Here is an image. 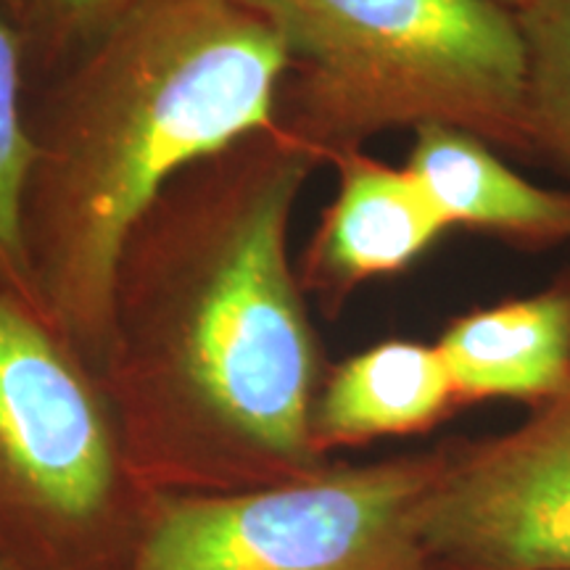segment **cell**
I'll use <instances>...</instances> for the list:
<instances>
[{
	"instance_id": "obj_15",
	"label": "cell",
	"mask_w": 570,
	"mask_h": 570,
	"mask_svg": "<svg viewBox=\"0 0 570 570\" xmlns=\"http://www.w3.org/2000/svg\"><path fill=\"white\" fill-rule=\"evenodd\" d=\"M491 3H497V6H502V9L518 13L520 9H525V6H529L531 0H491Z\"/></svg>"
},
{
	"instance_id": "obj_11",
	"label": "cell",
	"mask_w": 570,
	"mask_h": 570,
	"mask_svg": "<svg viewBox=\"0 0 570 570\" xmlns=\"http://www.w3.org/2000/svg\"><path fill=\"white\" fill-rule=\"evenodd\" d=\"M30 61L27 40L0 9V291L42 312L21 238V198L30 169Z\"/></svg>"
},
{
	"instance_id": "obj_2",
	"label": "cell",
	"mask_w": 570,
	"mask_h": 570,
	"mask_svg": "<svg viewBox=\"0 0 570 570\" xmlns=\"http://www.w3.org/2000/svg\"><path fill=\"white\" fill-rule=\"evenodd\" d=\"M285 71L240 0H138L30 92L21 238L42 315L82 360L104 356L135 219L183 169L269 130Z\"/></svg>"
},
{
	"instance_id": "obj_5",
	"label": "cell",
	"mask_w": 570,
	"mask_h": 570,
	"mask_svg": "<svg viewBox=\"0 0 570 570\" xmlns=\"http://www.w3.org/2000/svg\"><path fill=\"white\" fill-rule=\"evenodd\" d=\"M82 356L0 291V481L59 518H90L117 479V439Z\"/></svg>"
},
{
	"instance_id": "obj_1",
	"label": "cell",
	"mask_w": 570,
	"mask_h": 570,
	"mask_svg": "<svg viewBox=\"0 0 570 570\" xmlns=\"http://www.w3.org/2000/svg\"><path fill=\"white\" fill-rule=\"evenodd\" d=\"M317 167L273 125L183 169L135 219L104 360L140 441L275 465L312 458L317 338L288 230Z\"/></svg>"
},
{
	"instance_id": "obj_16",
	"label": "cell",
	"mask_w": 570,
	"mask_h": 570,
	"mask_svg": "<svg viewBox=\"0 0 570 570\" xmlns=\"http://www.w3.org/2000/svg\"><path fill=\"white\" fill-rule=\"evenodd\" d=\"M568 285H570V281H568Z\"/></svg>"
},
{
	"instance_id": "obj_7",
	"label": "cell",
	"mask_w": 570,
	"mask_h": 570,
	"mask_svg": "<svg viewBox=\"0 0 570 570\" xmlns=\"http://www.w3.org/2000/svg\"><path fill=\"white\" fill-rule=\"evenodd\" d=\"M336 196L296 265L304 294L338 306L362 283L407 269L446 230L407 167H389L362 148L327 156Z\"/></svg>"
},
{
	"instance_id": "obj_12",
	"label": "cell",
	"mask_w": 570,
	"mask_h": 570,
	"mask_svg": "<svg viewBox=\"0 0 570 570\" xmlns=\"http://www.w3.org/2000/svg\"><path fill=\"white\" fill-rule=\"evenodd\" d=\"M515 19L525 48L531 142L570 164V0H531Z\"/></svg>"
},
{
	"instance_id": "obj_6",
	"label": "cell",
	"mask_w": 570,
	"mask_h": 570,
	"mask_svg": "<svg viewBox=\"0 0 570 570\" xmlns=\"http://www.w3.org/2000/svg\"><path fill=\"white\" fill-rule=\"evenodd\" d=\"M417 539L470 570H570V394L444 462L420 502Z\"/></svg>"
},
{
	"instance_id": "obj_13",
	"label": "cell",
	"mask_w": 570,
	"mask_h": 570,
	"mask_svg": "<svg viewBox=\"0 0 570 570\" xmlns=\"http://www.w3.org/2000/svg\"><path fill=\"white\" fill-rule=\"evenodd\" d=\"M138 0H35L27 27L30 90L101 38Z\"/></svg>"
},
{
	"instance_id": "obj_4",
	"label": "cell",
	"mask_w": 570,
	"mask_h": 570,
	"mask_svg": "<svg viewBox=\"0 0 570 570\" xmlns=\"http://www.w3.org/2000/svg\"><path fill=\"white\" fill-rule=\"evenodd\" d=\"M444 462H386L161 508L135 570H404Z\"/></svg>"
},
{
	"instance_id": "obj_9",
	"label": "cell",
	"mask_w": 570,
	"mask_h": 570,
	"mask_svg": "<svg viewBox=\"0 0 570 570\" xmlns=\"http://www.w3.org/2000/svg\"><path fill=\"white\" fill-rule=\"evenodd\" d=\"M407 173L446 227H475L529 244L570 240V194L525 180L487 140L458 127H417Z\"/></svg>"
},
{
	"instance_id": "obj_3",
	"label": "cell",
	"mask_w": 570,
	"mask_h": 570,
	"mask_svg": "<svg viewBox=\"0 0 570 570\" xmlns=\"http://www.w3.org/2000/svg\"><path fill=\"white\" fill-rule=\"evenodd\" d=\"M281 38L275 125L327 156L394 127L446 125L533 148L525 48L491 0H240Z\"/></svg>"
},
{
	"instance_id": "obj_8",
	"label": "cell",
	"mask_w": 570,
	"mask_h": 570,
	"mask_svg": "<svg viewBox=\"0 0 570 570\" xmlns=\"http://www.w3.org/2000/svg\"><path fill=\"white\" fill-rule=\"evenodd\" d=\"M454 396L570 394V285L470 312L436 344Z\"/></svg>"
},
{
	"instance_id": "obj_10",
	"label": "cell",
	"mask_w": 570,
	"mask_h": 570,
	"mask_svg": "<svg viewBox=\"0 0 570 570\" xmlns=\"http://www.w3.org/2000/svg\"><path fill=\"white\" fill-rule=\"evenodd\" d=\"M454 399L436 346L386 341L346 360L312 407V441L356 444L420 431Z\"/></svg>"
},
{
	"instance_id": "obj_14",
	"label": "cell",
	"mask_w": 570,
	"mask_h": 570,
	"mask_svg": "<svg viewBox=\"0 0 570 570\" xmlns=\"http://www.w3.org/2000/svg\"><path fill=\"white\" fill-rule=\"evenodd\" d=\"M32 6L35 0H0V9L9 13V19L19 27L21 35H24L27 27H30Z\"/></svg>"
}]
</instances>
